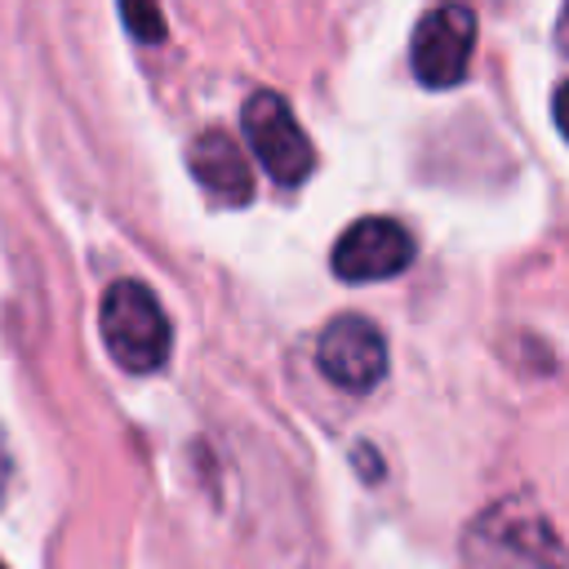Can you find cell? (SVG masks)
<instances>
[{
  "label": "cell",
  "instance_id": "7a4b0ae2",
  "mask_svg": "<svg viewBox=\"0 0 569 569\" xmlns=\"http://www.w3.org/2000/svg\"><path fill=\"white\" fill-rule=\"evenodd\" d=\"M244 133H249V147L253 156L262 160V169L280 182V187H298L311 169H316V151L302 133V124L293 120L289 102L271 89H258L244 98Z\"/></svg>",
  "mask_w": 569,
  "mask_h": 569
},
{
  "label": "cell",
  "instance_id": "277c9868",
  "mask_svg": "<svg viewBox=\"0 0 569 569\" xmlns=\"http://www.w3.org/2000/svg\"><path fill=\"white\" fill-rule=\"evenodd\" d=\"M316 365L320 373L342 387V391H369L387 373V342L373 320L365 316H338L325 325L316 342Z\"/></svg>",
  "mask_w": 569,
  "mask_h": 569
},
{
  "label": "cell",
  "instance_id": "6da1fadb",
  "mask_svg": "<svg viewBox=\"0 0 569 569\" xmlns=\"http://www.w3.org/2000/svg\"><path fill=\"white\" fill-rule=\"evenodd\" d=\"M102 342L120 369L151 373L169 356V316L142 280H116L102 293Z\"/></svg>",
  "mask_w": 569,
  "mask_h": 569
},
{
  "label": "cell",
  "instance_id": "ba28073f",
  "mask_svg": "<svg viewBox=\"0 0 569 569\" xmlns=\"http://www.w3.org/2000/svg\"><path fill=\"white\" fill-rule=\"evenodd\" d=\"M9 471H13V462H9V445H4V431H0V489L9 485Z\"/></svg>",
  "mask_w": 569,
  "mask_h": 569
},
{
  "label": "cell",
  "instance_id": "9c48e42d",
  "mask_svg": "<svg viewBox=\"0 0 569 569\" xmlns=\"http://www.w3.org/2000/svg\"><path fill=\"white\" fill-rule=\"evenodd\" d=\"M0 569H4V565H0Z\"/></svg>",
  "mask_w": 569,
  "mask_h": 569
},
{
  "label": "cell",
  "instance_id": "3957f363",
  "mask_svg": "<svg viewBox=\"0 0 569 569\" xmlns=\"http://www.w3.org/2000/svg\"><path fill=\"white\" fill-rule=\"evenodd\" d=\"M471 53H476V13L462 4H440L413 27L409 62L427 89H453L467 76Z\"/></svg>",
  "mask_w": 569,
  "mask_h": 569
},
{
  "label": "cell",
  "instance_id": "52a82bcc",
  "mask_svg": "<svg viewBox=\"0 0 569 569\" xmlns=\"http://www.w3.org/2000/svg\"><path fill=\"white\" fill-rule=\"evenodd\" d=\"M120 18L129 22V31H133L138 40H151V44H156V40H164V18H160V9H151V4H147V9L124 4V9H120Z\"/></svg>",
  "mask_w": 569,
  "mask_h": 569
},
{
  "label": "cell",
  "instance_id": "8992f818",
  "mask_svg": "<svg viewBox=\"0 0 569 569\" xmlns=\"http://www.w3.org/2000/svg\"><path fill=\"white\" fill-rule=\"evenodd\" d=\"M191 178L200 182L204 196H213L218 204H244L253 196V169L249 156L240 151V142L222 129H204L196 133L191 151H187Z\"/></svg>",
  "mask_w": 569,
  "mask_h": 569
},
{
  "label": "cell",
  "instance_id": "5b68a950",
  "mask_svg": "<svg viewBox=\"0 0 569 569\" xmlns=\"http://www.w3.org/2000/svg\"><path fill=\"white\" fill-rule=\"evenodd\" d=\"M413 262V236L396 218H360L333 244V271L351 284L400 276Z\"/></svg>",
  "mask_w": 569,
  "mask_h": 569
}]
</instances>
